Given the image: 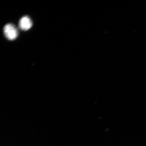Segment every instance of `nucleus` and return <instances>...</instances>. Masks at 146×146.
<instances>
[{
    "label": "nucleus",
    "instance_id": "1",
    "mask_svg": "<svg viewBox=\"0 0 146 146\" xmlns=\"http://www.w3.org/2000/svg\"><path fill=\"white\" fill-rule=\"evenodd\" d=\"M3 32L5 37L10 40H13L17 38L18 31L13 25L9 23L5 25L3 28Z\"/></svg>",
    "mask_w": 146,
    "mask_h": 146
},
{
    "label": "nucleus",
    "instance_id": "2",
    "mask_svg": "<svg viewBox=\"0 0 146 146\" xmlns=\"http://www.w3.org/2000/svg\"><path fill=\"white\" fill-rule=\"evenodd\" d=\"M32 20L28 16H23L19 22V28L23 31L29 30L32 27Z\"/></svg>",
    "mask_w": 146,
    "mask_h": 146
}]
</instances>
